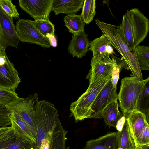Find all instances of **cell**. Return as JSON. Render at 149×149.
<instances>
[{"mask_svg":"<svg viewBox=\"0 0 149 149\" xmlns=\"http://www.w3.org/2000/svg\"><path fill=\"white\" fill-rule=\"evenodd\" d=\"M11 128V126L0 127V135L4 133Z\"/></svg>","mask_w":149,"mask_h":149,"instance_id":"obj_32","label":"cell"},{"mask_svg":"<svg viewBox=\"0 0 149 149\" xmlns=\"http://www.w3.org/2000/svg\"><path fill=\"white\" fill-rule=\"evenodd\" d=\"M21 149V148H20V149Z\"/></svg>","mask_w":149,"mask_h":149,"instance_id":"obj_35","label":"cell"},{"mask_svg":"<svg viewBox=\"0 0 149 149\" xmlns=\"http://www.w3.org/2000/svg\"><path fill=\"white\" fill-rule=\"evenodd\" d=\"M90 42L84 32L73 35L68 47V52L73 57L81 58L88 51Z\"/></svg>","mask_w":149,"mask_h":149,"instance_id":"obj_16","label":"cell"},{"mask_svg":"<svg viewBox=\"0 0 149 149\" xmlns=\"http://www.w3.org/2000/svg\"><path fill=\"white\" fill-rule=\"evenodd\" d=\"M118 149H136V146L127 119L122 130L117 132Z\"/></svg>","mask_w":149,"mask_h":149,"instance_id":"obj_20","label":"cell"},{"mask_svg":"<svg viewBox=\"0 0 149 149\" xmlns=\"http://www.w3.org/2000/svg\"><path fill=\"white\" fill-rule=\"evenodd\" d=\"M136 109L145 114L149 123V81L144 85L139 97Z\"/></svg>","mask_w":149,"mask_h":149,"instance_id":"obj_23","label":"cell"},{"mask_svg":"<svg viewBox=\"0 0 149 149\" xmlns=\"http://www.w3.org/2000/svg\"><path fill=\"white\" fill-rule=\"evenodd\" d=\"M95 22L112 46L122 56L133 76L139 80H143L142 73L136 58L130 51L120 26L101 22L97 19L95 20Z\"/></svg>","mask_w":149,"mask_h":149,"instance_id":"obj_2","label":"cell"},{"mask_svg":"<svg viewBox=\"0 0 149 149\" xmlns=\"http://www.w3.org/2000/svg\"><path fill=\"white\" fill-rule=\"evenodd\" d=\"M54 0H19V5L35 20L48 19Z\"/></svg>","mask_w":149,"mask_h":149,"instance_id":"obj_11","label":"cell"},{"mask_svg":"<svg viewBox=\"0 0 149 149\" xmlns=\"http://www.w3.org/2000/svg\"><path fill=\"white\" fill-rule=\"evenodd\" d=\"M38 101V96L35 93L26 98H20L5 107L10 112L17 114L24 121L31 131L36 140L37 133L35 121L36 105Z\"/></svg>","mask_w":149,"mask_h":149,"instance_id":"obj_6","label":"cell"},{"mask_svg":"<svg viewBox=\"0 0 149 149\" xmlns=\"http://www.w3.org/2000/svg\"><path fill=\"white\" fill-rule=\"evenodd\" d=\"M149 81V77L142 81L135 77H126L121 81V85L117 98L119 106L125 116L136 110V104L139 97L144 85Z\"/></svg>","mask_w":149,"mask_h":149,"instance_id":"obj_5","label":"cell"},{"mask_svg":"<svg viewBox=\"0 0 149 149\" xmlns=\"http://www.w3.org/2000/svg\"><path fill=\"white\" fill-rule=\"evenodd\" d=\"M111 78V75L89 84L86 91L76 101L71 103L70 110L76 122L89 118L91 108L94 100Z\"/></svg>","mask_w":149,"mask_h":149,"instance_id":"obj_4","label":"cell"},{"mask_svg":"<svg viewBox=\"0 0 149 149\" xmlns=\"http://www.w3.org/2000/svg\"><path fill=\"white\" fill-rule=\"evenodd\" d=\"M21 81L18 72L7 57L0 64V88L15 91Z\"/></svg>","mask_w":149,"mask_h":149,"instance_id":"obj_13","label":"cell"},{"mask_svg":"<svg viewBox=\"0 0 149 149\" xmlns=\"http://www.w3.org/2000/svg\"><path fill=\"white\" fill-rule=\"evenodd\" d=\"M19 98L15 91L0 88V105L5 107L14 102Z\"/></svg>","mask_w":149,"mask_h":149,"instance_id":"obj_27","label":"cell"},{"mask_svg":"<svg viewBox=\"0 0 149 149\" xmlns=\"http://www.w3.org/2000/svg\"><path fill=\"white\" fill-rule=\"evenodd\" d=\"M65 26L73 35L84 32L85 23L81 15L72 14L64 17Z\"/></svg>","mask_w":149,"mask_h":149,"instance_id":"obj_22","label":"cell"},{"mask_svg":"<svg viewBox=\"0 0 149 149\" xmlns=\"http://www.w3.org/2000/svg\"><path fill=\"white\" fill-rule=\"evenodd\" d=\"M140 70H149V47L138 45L133 50Z\"/></svg>","mask_w":149,"mask_h":149,"instance_id":"obj_24","label":"cell"},{"mask_svg":"<svg viewBox=\"0 0 149 149\" xmlns=\"http://www.w3.org/2000/svg\"><path fill=\"white\" fill-rule=\"evenodd\" d=\"M122 116L119 110L116 100L110 103L105 108L103 113L102 118L109 127H113L116 128L118 121Z\"/></svg>","mask_w":149,"mask_h":149,"instance_id":"obj_21","label":"cell"},{"mask_svg":"<svg viewBox=\"0 0 149 149\" xmlns=\"http://www.w3.org/2000/svg\"><path fill=\"white\" fill-rule=\"evenodd\" d=\"M0 6L10 17L15 19H19V14L16 6L11 0H0Z\"/></svg>","mask_w":149,"mask_h":149,"instance_id":"obj_28","label":"cell"},{"mask_svg":"<svg viewBox=\"0 0 149 149\" xmlns=\"http://www.w3.org/2000/svg\"><path fill=\"white\" fill-rule=\"evenodd\" d=\"M10 112L4 106L0 105V115L9 116Z\"/></svg>","mask_w":149,"mask_h":149,"instance_id":"obj_31","label":"cell"},{"mask_svg":"<svg viewBox=\"0 0 149 149\" xmlns=\"http://www.w3.org/2000/svg\"><path fill=\"white\" fill-rule=\"evenodd\" d=\"M9 117L11 123L10 126L15 135L26 141L32 147L36 143V140L27 125L14 112H10Z\"/></svg>","mask_w":149,"mask_h":149,"instance_id":"obj_15","label":"cell"},{"mask_svg":"<svg viewBox=\"0 0 149 149\" xmlns=\"http://www.w3.org/2000/svg\"><path fill=\"white\" fill-rule=\"evenodd\" d=\"M136 149H149V144L138 146Z\"/></svg>","mask_w":149,"mask_h":149,"instance_id":"obj_33","label":"cell"},{"mask_svg":"<svg viewBox=\"0 0 149 149\" xmlns=\"http://www.w3.org/2000/svg\"><path fill=\"white\" fill-rule=\"evenodd\" d=\"M33 21L35 27L42 35L46 37L49 35L54 36V25L49 19Z\"/></svg>","mask_w":149,"mask_h":149,"instance_id":"obj_26","label":"cell"},{"mask_svg":"<svg viewBox=\"0 0 149 149\" xmlns=\"http://www.w3.org/2000/svg\"><path fill=\"white\" fill-rule=\"evenodd\" d=\"M13 18L0 6V49L5 50L8 46L18 47L19 40Z\"/></svg>","mask_w":149,"mask_h":149,"instance_id":"obj_9","label":"cell"},{"mask_svg":"<svg viewBox=\"0 0 149 149\" xmlns=\"http://www.w3.org/2000/svg\"><path fill=\"white\" fill-rule=\"evenodd\" d=\"M125 120V117L123 115L118 121L116 128L118 131L120 132L122 130L124 125Z\"/></svg>","mask_w":149,"mask_h":149,"instance_id":"obj_30","label":"cell"},{"mask_svg":"<svg viewBox=\"0 0 149 149\" xmlns=\"http://www.w3.org/2000/svg\"><path fill=\"white\" fill-rule=\"evenodd\" d=\"M124 116L128 121L136 147L149 144V125L145 114L136 110Z\"/></svg>","mask_w":149,"mask_h":149,"instance_id":"obj_8","label":"cell"},{"mask_svg":"<svg viewBox=\"0 0 149 149\" xmlns=\"http://www.w3.org/2000/svg\"><path fill=\"white\" fill-rule=\"evenodd\" d=\"M31 147L26 141L15 135L12 128L0 135V149H28Z\"/></svg>","mask_w":149,"mask_h":149,"instance_id":"obj_17","label":"cell"},{"mask_svg":"<svg viewBox=\"0 0 149 149\" xmlns=\"http://www.w3.org/2000/svg\"><path fill=\"white\" fill-rule=\"evenodd\" d=\"M82 13L81 14L85 24L90 23L93 19L97 13L96 10V0H84Z\"/></svg>","mask_w":149,"mask_h":149,"instance_id":"obj_25","label":"cell"},{"mask_svg":"<svg viewBox=\"0 0 149 149\" xmlns=\"http://www.w3.org/2000/svg\"><path fill=\"white\" fill-rule=\"evenodd\" d=\"M120 26L131 52L143 41L149 30L148 19L137 8L127 10Z\"/></svg>","mask_w":149,"mask_h":149,"instance_id":"obj_3","label":"cell"},{"mask_svg":"<svg viewBox=\"0 0 149 149\" xmlns=\"http://www.w3.org/2000/svg\"><path fill=\"white\" fill-rule=\"evenodd\" d=\"M88 50L93 53V57L100 60L110 59L109 56L115 53L110 41L104 34L90 42Z\"/></svg>","mask_w":149,"mask_h":149,"instance_id":"obj_14","label":"cell"},{"mask_svg":"<svg viewBox=\"0 0 149 149\" xmlns=\"http://www.w3.org/2000/svg\"><path fill=\"white\" fill-rule=\"evenodd\" d=\"M84 0H54L52 10L56 15L61 13L75 14L82 8Z\"/></svg>","mask_w":149,"mask_h":149,"instance_id":"obj_19","label":"cell"},{"mask_svg":"<svg viewBox=\"0 0 149 149\" xmlns=\"http://www.w3.org/2000/svg\"><path fill=\"white\" fill-rule=\"evenodd\" d=\"M117 88L113 86L111 78L99 93L91 108L89 118H102L103 111L111 102L117 100Z\"/></svg>","mask_w":149,"mask_h":149,"instance_id":"obj_10","label":"cell"},{"mask_svg":"<svg viewBox=\"0 0 149 149\" xmlns=\"http://www.w3.org/2000/svg\"><path fill=\"white\" fill-rule=\"evenodd\" d=\"M117 132L88 141L83 149H117Z\"/></svg>","mask_w":149,"mask_h":149,"instance_id":"obj_18","label":"cell"},{"mask_svg":"<svg viewBox=\"0 0 149 149\" xmlns=\"http://www.w3.org/2000/svg\"><path fill=\"white\" fill-rule=\"evenodd\" d=\"M116 60L112 59L101 61L93 57L91 60V68L86 77L89 84L112 74Z\"/></svg>","mask_w":149,"mask_h":149,"instance_id":"obj_12","label":"cell"},{"mask_svg":"<svg viewBox=\"0 0 149 149\" xmlns=\"http://www.w3.org/2000/svg\"><path fill=\"white\" fill-rule=\"evenodd\" d=\"M35 121L37 130L32 149H67V131L63 127L54 105L45 100L36 105Z\"/></svg>","mask_w":149,"mask_h":149,"instance_id":"obj_1","label":"cell"},{"mask_svg":"<svg viewBox=\"0 0 149 149\" xmlns=\"http://www.w3.org/2000/svg\"><path fill=\"white\" fill-rule=\"evenodd\" d=\"M15 27L21 42L36 44L45 48H50L51 46L49 39L38 30L33 21L20 19L17 22Z\"/></svg>","mask_w":149,"mask_h":149,"instance_id":"obj_7","label":"cell"},{"mask_svg":"<svg viewBox=\"0 0 149 149\" xmlns=\"http://www.w3.org/2000/svg\"><path fill=\"white\" fill-rule=\"evenodd\" d=\"M121 67L118 64L116 61L112 72L111 78L113 86L115 88H117V85L119 79V73L121 70Z\"/></svg>","mask_w":149,"mask_h":149,"instance_id":"obj_29","label":"cell"},{"mask_svg":"<svg viewBox=\"0 0 149 149\" xmlns=\"http://www.w3.org/2000/svg\"><path fill=\"white\" fill-rule=\"evenodd\" d=\"M67 149H69V147H68V148Z\"/></svg>","mask_w":149,"mask_h":149,"instance_id":"obj_34","label":"cell"}]
</instances>
